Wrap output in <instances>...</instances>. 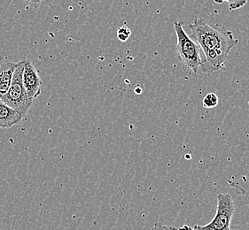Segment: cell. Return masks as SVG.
Instances as JSON below:
<instances>
[{"label":"cell","instance_id":"8","mask_svg":"<svg viewBox=\"0 0 249 230\" xmlns=\"http://www.w3.org/2000/svg\"><path fill=\"white\" fill-rule=\"evenodd\" d=\"M218 102H219V99L217 95L211 92L205 96L202 104L205 108H214L216 105H218Z\"/></svg>","mask_w":249,"mask_h":230},{"label":"cell","instance_id":"2","mask_svg":"<svg viewBox=\"0 0 249 230\" xmlns=\"http://www.w3.org/2000/svg\"><path fill=\"white\" fill-rule=\"evenodd\" d=\"M24 65L25 60L18 62L16 64L10 88L5 95L0 98L5 104H7L13 109L20 114L23 118H25L31 105L33 104V100H31L27 94L25 87L23 85L22 82Z\"/></svg>","mask_w":249,"mask_h":230},{"label":"cell","instance_id":"10","mask_svg":"<svg viewBox=\"0 0 249 230\" xmlns=\"http://www.w3.org/2000/svg\"><path fill=\"white\" fill-rule=\"evenodd\" d=\"M23 1L26 5L34 9H37L44 6H49L54 2V0H23Z\"/></svg>","mask_w":249,"mask_h":230},{"label":"cell","instance_id":"11","mask_svg":"<svg viewBox=\"0 0 249 230\" xmlns=\"http://www.w3.org/2000/svg\"><path fill=\"white\" fill-rule=\"evenodd\" d=\"M131 31L127 26H123L117 30V38L121 42H126L129 39Z\"/></svg>","mask_w":249,"mask_h":230},{"label":"cell","instance_id":"12","mask_svg":"<svg viewBox=\"0 0 249 230\" xmlns=\"http://www.w3.org/2000/svg\"><path fill=\"white\" fill-rule=\"evenodd\" d=\"M151 230H178V229H177L175 227L164 225L163 223H160V222H157V223H155Z\"/></svg>","mask_w":249,"mask_h":230},{"label":"cell","instance_id":"9","mask_svg":"<svg viewBox=\"0 0 249 230\" xmlns=\"http://www.w3.org/2000/svg\"><path fill=\"white\" fill-rule=\"evenodd\" d=\"M214 1L216 4H222L224 2H227L230 10L239 9L248 3V0H214Z\"/></svg>","mask_w":249,"mask_h":230},{"label":"cell","instance_id":"13","mask_svg":"<svg viewBox=\"0 0 249 230\" xmlns=\"http://www.w3.org/2000/svg\"><path fill=\"white\" fill-rule=\"evenodd\" d=\"M178 230H195L194 228H192V227H189V226L184 225L183 227H181L178 229Z\"/></svg>","mask_w":249,"mask_h":230},{"label":"cell","instance_id":"3","mask_svg":"<svg viewBox=\"0 0 249 230\" xmlns=\"http://www.w3.org/2000/svg\"><path fill=\"white\" fill-rule=\"evenodd\" d=\"M174 30L178 39L176 50L178 52V59L195 74H198L202 63L199 54V45L187 35L184 30L183 22L175 21Z\"/></svg>","mask_w":249,"mask_h":230},{"label":"cell","instance_id":"1","mask_svg":"<svg viewBox=\"0 0 249 230\" xmlns=\"http://www.w3.org/2000/svg\"><path fill=\"white\" fill-rule=\"evenodd\" d=\"M189 28L192 39L199 45L204 55L199 69L207 75L224 69L231 50L238 45V39L232 32L214 28L200 18L195 19Z\"/></svg>","mask_w":249,"mask_h":230},{"label":"cell","instance_id":"4","mask_svg":"<svg viewBox=\"0 0 249 230\" xmlns=\"http://www.w3.org/2000/svg\"><path fill=\"white\" fill-rule=\"evenodd\" d=\"M235 205L230 194L217 195V208L214 219L209 224L195 226V230H231V222L234 214Z\"/></svg>","mask_w":249,"mask_h":230},{"label":"cell","instance_id":"6","mask_svg":"<svg viewBox=\"0 0 249 230\" xmlns=\"http://www.w3.org/2000/svg\"><path fill=\"white\" fill-rule=\"evenodd\" d=\"M23 119L17 111L13 109L0 99V128L9 129L16 125Z\"/></svg>","mask_w":249,"mask_h":230},{"label":"cell","instance_id":"5","mask_svg":"<svg viewBox=\"0 0 249 230\" xmlns=\"http://www.w3.org/2000/svg\"><path fill=\"white\" fill-rule=\"evenodd\" d=\"M22 82L27 94L31 100H34L41 94L43 82L38 75V71L29 60H25Z\"/></svg>","mask_w":249,"mask_h":230},{"label":"cell","instance_id":"7","mask_svg":"<svg viewBox=\"0 0 249 230\" xmlns=\"http://www.w3.org/2000/svg\"><path fill=\"white\" fill-rule=\"evenodd\" d=\"M16 64L10 61H5L0 64V98L5 95L10 88Z\"/></svg>","mask_w":249,"mask_h":230}]
</instances>
